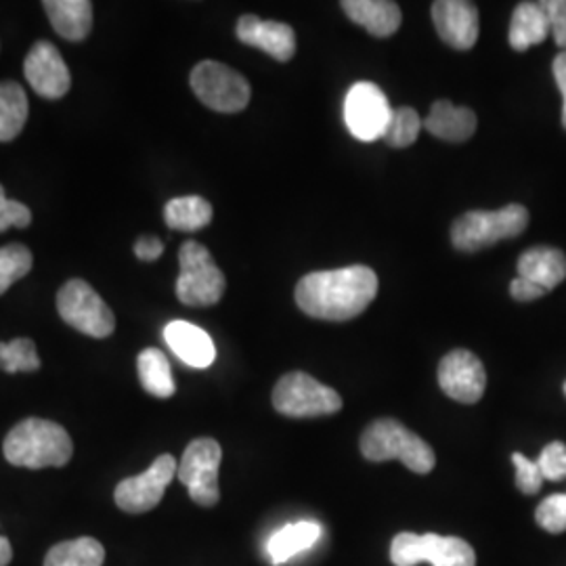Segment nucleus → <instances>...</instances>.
<instances>
[{
    "label": "nucleus",
    "instance_id": "13",
    "mask_svg": "<svg viewBox=\"0 0 566 566\" xmlns=\"http://www.w3.org/2000/svg\"><path fill=\"white\" fill-rule=\"evenodd\" d=\"M439 385L447 397L458 403H479L485 395V367L474 353L455 348L439 365Z\"/></svg>",
    "mask_w": 566,
    "mask_h": 566
},
{
    "label": "nucleus",
    "instance_id": "16",
    "mask_svg": "<svg viewBox=\"0 0 566 566\" xmlns=\"http://www.w3.org/2000/svg\"><path fill=\"white\" fill-rule=\"evenodd\" d=\"M235 34L243 44L256 46L273 60L290 61L296 53V34L292 25L282 21H264L256 15H243Z\"/></svg>",
    "mask_w": 566,
    "mask_h": 566
},
{
    "label": "nucleus",
    "instance_id": "24",
    "mask_svg": "<svg viewBox=\"0 0 566 566\" xmlns=\"http://www.w3.org/2000/svg\"><path fill=\"white\" fill-rule=\"evenodd\" d=\"M139 380L143 388L158 397V399H170L177 392V385L172 378V369L160 348H145L137 359Z\"/></svg>",
    "mask_w": 566,
    "mask_h": 566
},
{
    "label": "nucleus",
    "instance_id": "21",
    "mask_svg": "<svg viewBox=\"0 0 566 566\" xmlns=\"http://www.w3.org/2000/svg\"><path fill=\"white\" fill-rule=\"evenodd\" d=\"M518 277L542 285L546 292L566 280V254L558 248L537 245L521 254Z\"/></svg>",
    "mask_w": 566,
    "mask_h": 566
},
{
    "label": "nucleus",
    "instance_id": "7",
    "mask_svg": "<svg viewBox=\"0 0 566 566\" xmlns=\"http://www.w3.org/2000/svg\"><path fill=\"white\" fill-rule=\"evenodd\" d=\"M273 407L287 418H319L343 409V397L304 371L285 374L273 388Z\"/></svg>",
    "mask_w": 566,
    "mask_h": 566
},
{
    "label": "nucleus",
    "instance_id": "8",
    "mask_svg": "<svg viewBox=\"0 0 566 566\" xmlns=\"http://www.w3.org/2000/svg\"><path fill=\"white\" fill-rule=\"evenodd\" d=\"M191 88L196 97L221 114H238L248 107L252 88L240 72L219 61L206 60L191 72Z\"/></svg>",
    "mask_w": 566,
    "mask_h": 566
},
{
    "label": "nucleus",
    "instance_id": "19",
    "mask_svg": "<svg viewBox=\"0 0 566 566\" xmlns=\"http://www.w3.org/2000/svg\"><path fill=\"white\" fill-rule=\"evenodd\" d=\"M343 9L348 20L376 39L392 36L403 20L399 4L392 0H344Z\"/></svg>",
    "mask_w": 566,
    "mask_h": 566
},
{
    "label": "nucleus",
    "instance_id": "18",
    "mask_svg": "<svg viewBox=\"0 0 566 566\" xmlns=\"http://www.w3.org/2000/svg\"><path fill=\"white\" fill-rule=\"evenodd\" d=\"M424 128L441 142L464 143L476 133V114L468 107L441 99L432 103Z\"/></svg>",
    "mask_w": 566,
    "mask_h": 566
},
{
    "label": "nucleus",
    "instance_id": "22",
    "mask_svg": "<svg viewBox=\"0 0 566 566\" xmlns=\"http://www.w3.org/2000/svg\"><path fill=\"white\" fill-rule=\"evenodd\" d=\"M510 46L514 51H526L542 44L549 36V21L542 2H521L510 21Z\"/></svg>",
    "mask_w": 566,
    "mask_h": 566
},
{
    "label": "nucleus",
    "instance_id": "10",
    "mask_svg": "<svg viewBox=\"0 0 566 566\" xmlns=\"http://www.w3.org/2000/svg\"><path fill=\"white\" fill-rule=\"evenodd\" d=\"M223 460V449L214 439L191 441L177 468V476L187 486L189 497L198 506L212 507L219 504V468Z\"/></svg>",
    "mask_w": 566,
    "mask_h": 566
},
{
    "label": "nucleus",
    "instance_id": "2",
    "mask_svg": "<svg viewBox=\"0 0 566 566\" xmlns=\"http://www.w3.org/2000/svg\"><path fill=\"white\" fill-rule=\"evenodd\" d=\"M2 453L9 464L18 468H61L72 460L74 443L63 426L42 418H28L11 428Z\"/></svg>",
    "mask_w": 566,
    "mask_h": 566
},
{
    "label": "nucleus",
    "instance_id": "29",
    "mask_svg": "<svg viewBox=\"0 0 566 566\" xmlns=\"http://www.w3.org/2000/svg\"><path fill=\"white\" fill-rule=\"evenodd\" d=\"M32 252L23 243H9L0 248V296L32 271Z\"/></svg>",
    "mask_w": 566,
    "mask_h": 566
},
{
    "label": "nucleus",
    "instance_id": "41",
    "mask_svg": "<svg viewBox=\"0 0 566 566\" xmlns=\"http://www.w3.org/2000/svg\"><path fill=\"white\" fill-rule=\"evenodd\" d=\"M0 369H2V367H0Z\"/></svg>",
    "mask_w": 566,
    "mask_h": 566
},
{
    "label": "nucleus",
    "instance_id": "27",
    "mask_svg": "<svg viewBox=\"0 0 566 566\" xmlns=\"http://www.w3.org/2000/svg\"><path fill=\"white\" fill-rule=\"evenodd\" d=\"M105 547L93 537L61 542L51 547L44 566H103Z\"/></svg>",
    "mask_w": 566,
    "mask_h": 566
},
{
    "label": "nucleus",
    "instance_id": "25",
    "mask_svg": "<svg viewBox=\"0 0 566 566\" xmlns=\"http://www.w3.org/2000/svg\"><path fill=\"white\" fill-rule=\"evenodd\" d=\"M28 95L18 82L0 84V143L13 142L28 120Z\"/></svg>",
    "mask_w": 566,
    "mask_h": 566
},
{
    "label": "nucleus",
    "instance_id": "4",
    "mask_svg": "<svg viewBox=\"0 0 566 566\" xmlns=\"http://www.w3.org/2000/svg\"><path fill=\"white\" fill-rule=\"evenodd\" d=\"M528 224V210L510 203L500 210H470L451 227V242L462 252H479L502 240L521 235Z\"/></svg>",
    "mask_w": 566,
    "mask_h": 566
},
{
    "label": "nucleus",
    "instance_id": "1",
    "mask_svg": "<svg viewBox=\"0 0 566 566\" xmlns=\"http://www.w3.org/2000/svg\"><path fill=\"white\" fill-rule=\"evenodd\" d=\"M378 294V275L365 264L308 273L296 285V304L308 317L348 322L364 313Z\"/></svg>",
    "mask_w": 566,
    "mask_h": 566
},
{
    "label": "nucleus",
    "instance_id": "11",
    "mask_svg": "<svg viewBox=\"0 0 566 566\" xmlns=\"http://www.w3.org/2000/svg\"><path fill=\"white\" fill-rule=\"evenodd\" d=\"M392 107L382 88L374 82H357L344 99V122L359 142H378L385 135Z\"/></svg>",
    "mask_w": 566,
    "mask_h": 566
},
{
    "label": "nucleus",
    "instance_id": "12",
    "mask_svg": "<svg viewBox=\"0 0 566 566\" xmlns=\"http://www.w3.org/2000/svg\"><path fill=\"white\" fill-rule=\"evenodd\" d=\"M177 468L179 462L172 455L164 453L145 472L124 479L120 485L116 486V506L128 514H143L154 510L163 502L164 491L177 476Z\"/></svg>",
    "mask_w": 566,
    "mask_h": 566
},
{
    "label": "nucleus",
    "instance_id": "35",
    "mask_svg": "<svg viewBox=\"0 0 566 566\" xmlns=\"http://www.w3.org/2000/svg\"><path fill=\"white\" fill-rule=\"evenodd\" d=\"M549 21V34L554 42L566 51V0H546L542 2Z\"/></svg>",
    "mask_w": 566,
    "mask_h": 566
},
{
    "label": "nucleus",
    "instance_id": "9",
    "mask_svg": "<svg viewBox=\"0 0 566 566\" xmlns=\"http://www.w3.org/2000/svg\"><path fill=\"white\" fill-rule=\"evenodd\" d=\"M61 319L91 338H107L116 329V317L102 296L84 282L70 280L57 294Z\"/></svg>",
    "mask_w": 566,
    "mask_h": 566
},
{
    "label": "nucleus",
    "instance_id": "37",
    "mask_svg": "<svg viewBox=\"0 0 566 566\" xmlns=\"http://www.w3.org/2000/svg\"><path fill=\"white\" fill-rule=\"evenodd\" d=\"M135 254L143 263H154L164 254L163 240L158 238H139L135 243Z\"/></svg>",
    "mask_w": 566,
    "mask_h": 566
},
{
    "label": "nucleus",
    "instance_id": "33",
    "mask_svg": "<svg viewBox=\"0 0 566 566\" xmlns=\"http://www.w3.org/2000/svg\"><path fill=\"white\" fill-rule=\"evenodd\" d=\"M537 465L544 474V481H563L566 479V446L560 441H554L549 446L544 447V451L539 453Z\"/></svg>",
    "mask_w": 566,
    "mask_h": 566
},
{
    "label": "nucleus",
    "instance_id": "17",
    "mask_svg": "<svg viewBox=\"0 0 566 566\" xmlns=\"http://www.w3.org/2000/svg\"><path fill=\"white\" fill-rule=\"evenodd\" d=\"M164 338L170 350L191 367H210L217 359V348L208 332L187 322H170L164 327Z\"/></svg>",
    "mask_w": 566,
    "mask_h": 566
},
{
    "label": "nucleus",
    "instance_id": "34",
    "mask_svg": "<svg viewBox=\"0 0 566 566\" xmlns=\"http://www.w3.org/2000/svg\"><path fill=\"white\" fill-rule=\"evenodd\" d=\"M32 223V212L25 203L18 200H9L4 196V187L0 185V233L7 231L9 227H28Z\"/></svg>",
    "mask_w": 566,
    "mask_h": 566
},
{
    "label": "nucleus",
    "instance_id": "23",
    "mask_svg": "<svg viewBox=\"0 0 566 566\" xmlns=\"http://www.w3.org/2000/svg\"><path fill=\"white\" fill-rule=\"evenodd\" d=\"M319 537H322L319 523H313V521L292 523V525L282 526L277 533L269 537L266 554L273 565H283L296 554L315 546Z\"/></svg>",
    "mask_w": 566,
    "mask_h": 566
},
{
    "label": "nucleus",
    "instance_id": "28",
    "mask_svg": "<svg viewBox=\"0 0 566 566\" xmlns=\"http://www.w3.org/2000/svg\"><path fill=\"white\" fill-rule=\"evenodd\" d=\"M422 126H424V122L413 107L392 109V116L386 126L382 142L388 143L390 147H397V149L409 147L418 139Z\"/></svg>",
    "mask_w": 566,
    "mask_h": 566
},
{
    "label": "nucleus",
    "instance_id": "15",
    "mask_svg": "<svg viewBox=\"0 0 566 566\" xmlns=\"http://www.w3.org/2000/svg\"><path fill=\"white\" fill-rule=\"evenodd\" d=\"M432 21L437 34L458 51H468L479 41V9L474 2L437 0L432 2Z\"/></svg>",
    "mask_w": 566,
    "mask_h": 566
},
{
    "label": "nucleus",
    "instance_id": "3",
    "mask_svg": "<svg viewBox=\"0 0 566 566\" xmlns=\"http://www.w3.org/2000/svg\"><path fill=\"white\" fill-rule=\"evenodd\" d=\"M361 453L365 460L376 464L399 460L416 474H428L437 464L432 447L392 418H380L365 428L361 434Z\"/></svg>",
    "mask_w": 566,
    "mask_h": 566
},
{
    "label": "nucleus",
    "instance_id": "5",
    "mask_svg": "<svg viewBox=\"0 0 566 566\" xmlns=\"http://www.w3.org/2000/svg\"><path fill=\"white\" fill-rule=\"evenodd\" d=\"M390 560L395 566H476V554L462 537L405 531L390 544Z\"/></svg>",
    "mask_w": 566,
    "mask_h": 566
},
{
    "label": "nucleus",
    "instance_id": "6",
    "mask_svg": "<svg viewBox=\"0 0 566 566\" xmlns=\"http://www.w3.org/2000/svg\"><path fill=\"white\" fill-rule=\"evenodd\" d=\"M181 275L177 280V298L187 306H212L224 294L223 271L210 250L198 242H185L179 250Z\"/></svg>",
    "mask_w": 566,
    "mask_h": 566
},
{
    "label": "nucleus",
    "instance_id": "39",
    "mask_svg": "<svg viewBox=\"0 0 566 566\" xmlns=\"http://www.w3.org/2000/svg\"><path fill=\"white\" fill-rule=\"evenodd\" d=\"M13 558V547L9 544L7 537L0 535V566H7Z\"/></svg>",
    "mask_w": 566,
    "mask_h": 566
},
{
    "label": "nucleus",
    "instance_id": "32",
    "mask_svg": "<svg viewBox=\"0 0 566 566\" xmlns=\"http://www.w3.org/2000/svg\"><path fill=\"white\" fill-rule=\"evenodd\" d=\"M512 464L516 468V486L525 495H535L542 491L544 474L537 462L528 460L523 453H512Z\"/></svg>",
    "mask_w": 566,
    "mask_h": 566
},
{
    "label": "nucleus",
    "instance_id": "30",
    "mask_svg": "<svg viewBox=\"0 0 566 566\" xmlns=\"http://www.w3.org/2000/svg\"><path fill=\"white\" fill-rule=\"evenodd\" d=\"M0 367L7 374L39 371L41 369V357L36 353L34 340L15 338L11 343H0Z\"/></svg>",
    "mask_w": 566,
    "mask_h": 566
},
{
    "label": "nucleus",
    "instance_id": "36",
    "mask_svg": "<svg viewBox=\"0 0 566 566\" xmlns=\"http://www.w3.org/2000/svg\"><path fill=\"white\" fill-rule=\"evenodd\" d=\"M510 294L518 303H531V301L546 296L547 292L537 283L528 282L525 277H516L514 282L510 283Z\"/></svg>",
    "mask_w": 566,
    "mask_h": 566
},
{
    "label": "nucleus",
    "instance_id": "40",
    "mask_svg": "<svg viewBox=\"0 0 566 566\" xmlns=\"http://www.w3.org/2000/svg\"><path fill=\"white\" fill-rule=\"evenodd\" d=\"M565 395H566V382H565Z\"/></svg>",
    "mask_w": 566,
    "mask_h": 566
},
{
    "label": "nucleus",
    "instance_id": "20",
    "mask_svg": "<svg viewBox=\"0 0 566 566\" xmlns=\"http://www.w3.org/2000/svg\"><path fill=\"white\" fill-rule=\"evenodd\" d=\"M42 9L53 23V30L65 41H84L93 30L91 0H46Z\"/></svg>",
    "mask_w": 566,
    "mask_h": 566
},
{
    "label": "nucleus",
    "instance_id": "14",
    "mask_svg": "<svg viewBox=\"0 0 566 566\" xmlns=\"http://www.w3.org/2000/svg\"><path fill=\"white\" fill-rule=\"evenodd\" d=\"M23 74L32 91L44 99H61L72 86L70 67L53 42L39 41L30 49L23 63Z\"/></svg>",
    "mask_w": 566,
    "mask_h": 566
},
{
    "label": "nucleus",
    "instance_id": "38",
    "mask_svg": "<svg viewBox=\"0 0 566 566\" xmlns=\"http://www.w3.org/2000/svg\"><path fill=\"white\" fill-rule=\"evenodd\" d=\"M552 70H554L556 84L563 93V126L566 128V51L556 55V60L552 63Z\"/></svg>",
    "mask_w": 566,
    "mask_h": 566
},
{
    "label": "nucleus",
    "instance_id": "26",
    "mask_svg": "<svg viewBox=\"0 0 566 566\" xmlns=\"http://www.w3.org/2000/svg\"><path fill=\"white\" fill-rule=\"evenodd\" d=\"M164 221L177 231H200L212 221V206L200 196L172 198L164 208Z\"/></svg>",
    "mask_w": 566,
    "mask_h": 566
},
{
    "label": "nucleus",
    "instance_id": "31",
    "mask_svg": "<svg viewBox=\"0 0 566 566\" xmlns=\"http://www.w3.org/2000/svg\"><path fill=\"white\" fill-rule=\"evenodd\" d=\"M535 521L547 533L558 535L566 531V493H554L546 497L535 512Z\"/></svg>",
    "mask_w": 566,
    "mask_h": 566
}]
</instances>
